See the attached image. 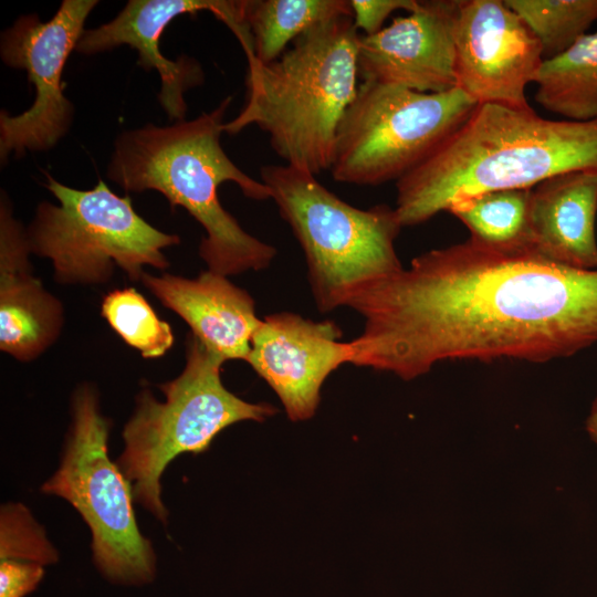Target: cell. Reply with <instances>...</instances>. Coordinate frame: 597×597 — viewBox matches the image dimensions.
<instances>
[{
  "instance_id": "cell-1",
  "label": "cell",
  "mask_w": 597,
  "mask_h": 597,
  "mask_svg": "<svg viewBox=\"0 0 597 597\" xmlns=\"http://www.w3.org/2000/svg\"><path fill=\"white\" fill-rule=\"evenodd\" d=\"M346 306L364 318L349 364L404 380L447 360L543 363L597 343V269L469 239L416 256Z\"/></svg>"
},
{
  "instance_id": "cell-2",
  "label": "cell",
  "mask_w": 597,
  "mask_h": 597,
  "mask_svg": "<svg viewBox=\"0 0 597 597\" xmlns=\"http://www.w3.org/2000/svg\"><path fill=\"white\" fill-rule=\"evenodd\" d=\"M573 170L597 171V118L548 119L534 109L480 104L425 161L396 181L404 227L428 221L460 200L533 188Z\"/></svg>"
},
{
  "instance_id": "cell-3",
  "label": "cell",
  "mask_w": 597,
  "mask_h": 597,
  "mask_svg": "<svg viewBox=\"0 0 597 597\" xmlns=\"http://www.w3.org/2000/svg\"><path fill=\"white\" fill-rule=\"evenodd\" d=\"M231 97L191 121L147 124L122 133L107 177L126 191L156 190L181 206L205 229L199 255L208 270L229 276L266 269L276 250L248 233L221 205L218 188L235 184L252 200L271 199L268 186L242 171L224 153L220 137Z\"/></svg>"
},
{
  "instance_id": "cell-4",
  "label": "cell",
  "mask_w": 597,
  "mask_h": 597,
  "mask_svg": "<svg viewBox=\"0 0 597 597\" xmlns=\"http://www.w3.org/2000/svg\"><path fill=\"white\" fill-rule=\"evenodd\" d=\"M359 38L353 18L342 17L305 31L270 63L249 60L245 104L223 133L255 125L286 165L313 175L329 169L339 122L359 86Z\"/></svg>"
},
{
  "instance_id": "cell-5",
  "label": "cell",
  "mask_w": 597,
  "mask_h": 597,
  "mask_svg": "<svg viewBox=\"0 0 597 597\" xmlns=\"http://www.w3.org/2000/svg\"><path fill=\"white\" fill-rule=\"evenodd\" d=\"M261 181L297 239L316 307L346 306L375 280L402 269L395 240L402 226L395 208L354 207L315 175L289 165H264Z\"/></svg>"
},
{
  "instance_id": "cell-6",
  "label": "cell",
  "mask_w": 597,
  "mask_h": 597,
  "mask_svg": "<svg viewBox=\"0 0 597 597\" xmlns=\"http://www.w3.org/2000/svg\"><path fill=\"white\" fill-rule=\"evenodd\" d=\"M186 345L184 370L159 386L165 400L159 401L148 389L138 394L123 430L125 448L116 461L132 484L134 500L163 523L168 511L161 500L160 476L170 461L186 452L206 451L233 423L262 422L276 412L266 402H248L229 391L221 380L224 360L196 336L190 334Z\"/></svg>"
},
{
  "instance_id": "cell-7",
  "label": "cell",
  "mask_w": 597,
  "mask_h": 597,
  "mask_svg": "<svg viewBox=\"0 0 597 597\" xmlns=\"http://www.w3.org/2000/svg\"><path fill=\"white\" fill-rule=\"evenodd\" d=\"M44 175L59 205L42 201L27 237L32 253L52 261L56 282L104 283L115 266L132 281H142L144 266H169L164 250L179 244V237L144 220L128 196L114 193L102 180L80 190Z\"/></svg>"
},
{
  "instance_id": "cell-8",
  "label": "cell",
  "mask_w": 597,
  "mask_h": 597,
  "mask_svg": "<svg viewBox=\"0 0 597 597\" xmlns=\"http://www.w3.org/2000/svg\"><path fill=\"white\" fill-rule=\"evenodd\" d=\"M109 428L95 388L77 387L60 467L41 491L63 498L81 514L92 533L93 561L108 580L148 584L156 557L138 528L132 484L108 457Z\"/></svg>"
},
{
  "instance_id": "cell-9",
  "label": "cell",
  "mask_w": 597,
  "mask_h": 597,
  "mask_svg": "<svg viewBox=\"0 0 597 597\" xmlns=\"http://www.w3.org/2000/svg\"><path fill=\"white\" fill-rule=\"evenodd\" d=\"M476 106L459 87L421 93L362 82L336 132L332 177L358 186L398 181L425 161Z\"/></svg>"
},
{
  "instance_id": "cell-10",
  "label": "cell",
  "mask_w": 597,
  "mask_h": 597,
  "mask_svg": "<svg viewBox=\"0 0 597 597\" xmlns=\"http://www.w3.org/2000/svg\"><path fill=\"white\" fill-rule=\"evenodd\" d=\"M97 4V0H64L52 19L42 21L35 13L21 15L2 32L1 59L10 67L27 71L35 98L19 115L1 111V164L11 154L21 157L27 150L50 149L67 133L74 107L63 94L62 71Z\"/></svg>"
},
{
  "instance_id": "cell-11",
  "label": "cell",
  "mask_w": 597,
  "mask_h": 597,
  "mask_svg": "<svg viewBox=\"0 0 597 597\" xmlns=\"http://www.w3.org/2000/svg\"><path fill=\"white\" fill-rule=\"evenodd\" d=\"M453 33L457 87L478 105L531 108L525 87L543 49L516 12L502 0H459Z\"/></svg>"
},
{
  "instance_id": "cell-12",
  "label": "cell",
  "mask_w": 597,
  "mask_h": 597,
  "mask_svg": "<svg viewBox=\"0 0 597 597\" xmlns=\"http://www.w3.org/2000/svg\"><path fill=\"white\" fill-rule=\"evenodd\" d=\"M331 320L312 321L292 312L261 318L247 363L266 381L292 421L312 418L321 388L338 367L350 362L349 342Z\"/></svg>"
},
{
  "instance_id": "cell-13",
  "label": "cell",
  "mask_w": 597,
  "mask_h": 597,
  "mask_svg": "<svg viewBox=\"0 0 597 597\" xmlns=\"http://www.w3.org/2000/svg\"><path fill=\"white\" fill-rule=\"evenodd\" d=\"M242 0H130L109 22L87 29L80 38L76 52L96 54L119 45L138 52V65L156 70L161 80L158 100L175 122L185 121V93L203 83L200 63L190 56L168 60L160 52L159 39L166 27L180 14L210 11L233 33L243 28Z\"/></svg>"
},
{
  "instance_id": "cell-14",
  "label": "cell",
  "mask_w": 597,
  "mask_h": 597,
  "mask_svg": "<svg viewBox=\"0 0 597 597\" xmlns=\"http://www.w3.org/2000/svg\"><path fill=\"white\" fill-rule=\"evenodd\" d=\"M459 0H425L373 35L360 34L357 52L363 82L421 93L457 87L454 21Z\"/></svg>"
},
{
  "instance_id": "cell-15",
  "label": "cell",
  "mask_w": 597,
  "mask_h": 597,
  "mask_svg": "<svg viewBox=\"0 0 597 597\" xmlns=\"http://www.w3.org/2000/svg\"><path fill=\"white\" fill-rule=\"evenodd\" d=\"M27 229L0 200V349L30 362L60 336L64 323L61 302L32 273Z\"/></svg>"
},
{
  "instance_id": "cell-16",
  "label": "cell",
  "mask_w": 597,
  "mask_h": 597,
  "mask_svg": "<svg viewBox=\"0 0 597 597\" xmlns=\"http://www.w3.org/2000/svg\"><path fill=\"white\" fill-rule=\"evenodd\" d=\"M142 282L210 352L224 362L247 360L261 318L253 297L228 276L210 270L195 279L144 273Z\"/></svg>"
},
{
  "instance_id": "cell-17",
  "label": "cell",
  "mask_w": 597,
  "mask_h": 597,
  "mask_svg": "<svg viewBox=\"0 0 597 597\" xmlns=\"http://www.w3.org/2000/svg\"><path fill=\"white\" fill-rule=\"evenodd\" d=\"M597 171L573 170L532 188L530 251L569 268L597 269Z\"/></svg>"
},
{
  "instance_id": "cell-18",
  "label": "cell",
  "mask_w": 597,
  "mask_h": 597,
  "mask_svg": "<svg viewBox=\"0 0 597 597\" xmlns=\"http://www.w3.org/2000/svg\"><path fill=\"white\" fill-rule=\"evenodd\" d=\"M534 83L535 100L545 109L569 121L597 118V31L544 60Z\"/></svg>"
},
{
  "instance_id": "cell-19",
  "label": "cell",
  "mask_w": 597,
  "mask_h": 597,
  "mask_svg": "<svg viewBox=\"0 0 597 597\" xmlns=\"http://www.w3.org/2000/svg\"><path fill=\"white\" fill-rule=\"evenodd\" d=\"M342 17L353 18L349 0H243L253 59L261 63L279 59L311 28Z\"/></svg>"
},
{
  "instance_id": "cell-20",
  "label": "cell",
  "mask_w": 597,
  "mask_h": 597,
  "mask_svg": "<svg viewBox=\"0 0 597 597\" xmlns=\"http://www.w3.org/2000/svg\"><path fill=\"white\" fill-rule=\"evenodd\" d=\"M532 188L483 192L447 210L470 231V239L500 250L530 251L528 213Z\"/></svg>"
},
{
  "instance_id": "cell-21",
  "label": "cell",
  "mask_w": 597,
  "mask_h": 597,
  "mask_svg": "<svg viewBox=\"0 0 597 597\" xmlns=\"http://www.w3.org/2000/svg\"><path fill=\"white\" fill-rule=\"evenodd\" d=\"M541 42L544 60L565 52L597 21V0H504Z\"/></svg>"
},
{
  "instance_id": "cell-22",
  "label": "cell",
  "mask_w": 597,
  "mask_h": 597,
  "mask_svg": "<svg viewBox=\"0 0 597 597\" xmlns=\"http://www.w3.org/2000/svg\"><path fill=\"white\" fill-rule=\"evenodd\" d=\"M101 314L118 336L144 358L164 356L174 345L169 323L160 320L134 287L113 290L102 302Z\"/></svg>"
},
{
  "instance_id": "cell-23",
  "label": "cell",
  "mask_w": 597,
  "mask_h": 597,
  "mask_svg": "<svg viewBox=\"0 0 597 597\" xmlns=\"http://www.w3.org/2000/svg\"><path fill=\"white\" fill-rule=\"evenodd\" d=\"M0 521L1 561L31 562L42 566L57 561V552L25 506H2Z\"/></svg>"
},
{
  "instance_id": "cell-24",
  "label": "cell",
  "mask_w": 597,
  "mask_h": 597,
  "mask_svg": "<svg viewBox=\"0 0 597 597\" xmlns=\"http://www.w3.org/2000/svg\"><path fill=\"white\" fill-rule=\"evenodd\" d=\"M418 0H349L353 21L364 35H373L383 29L386 19L397 10L413 11Z\"/></svg>"
},
{
  "instance_id": "cell-25",
  "label": "cell",
  "mask_w": 597,
  "mask_h": 597,
  "mask_svg": "<svg viewBox=\"0 0 597 597\" xmlns=\"http://www.w3.org/2000/svg\"><path fill=\"white\" fill-rule=\"evenodd\" d=\"M44 576L43 566L31 562L1 561L0 597H24Z\"/></svg>"
},
{
  "instance_id": "cell-26",
  "label": "cell",
  "mask_w": 597,
  "mask_h": 597,
  "mask_svg": "<svg viewBox=\"0 0 597 597\" xmlns=\"http://www.w3.org/2000/svg\"><path fill=\"white\" fill-rule=\"evenodd\" d=\"M586 430L591 440L597 443V397L593 401L589 416L586 420Z\"/></svg>"
}]
</instances>
